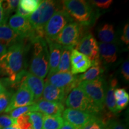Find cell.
<instances>
[{
  "instance_id": "8d00e7d4",
  "label": "cell",
  "mask_w": 129,
  "mask_h": 129,
  "mask_svg": "<svg viewBox=\"0 0 129 129\" xmlns=\"http://www.w3.org/2000/svg\"><path fill=\"white\" fill-rule=\"evenodd\" d=\"M121 73L123 75L124 78L125 80L128 81L129 80V62L128 60L125 61V62L122 64Z\"/></svg>"
},
{
  "instance_id": "f6af8a7d",
  "label": "cell",
  "mask_w": 129,
  "mask_h": 129,
  "mask_svg": "<svg viewBox=\"0 0 129 129\" xmlns=\"http://www.w3.org/2000/svg\"><path fill=\"white\" fill-rule=\"evenodd\" d=\"M3 129H19V128H16V127H7V128H4Z\"/></svg>"
},
{
  "instance_id": "30bf717a",
  "label": "cell",
  "mask_w": 129,
  "mask_h": 129,
  "mask_svg": "<svg viewBox=\"0 0 129 129\" xmlns=\"http://www.w3.org/2000/svg\"><path fill=\"white\" fill-rule=\"evenodd\" d=\"M46 81L56 87L64 90L68 95L73 88L78 87L80 84L78 76L72 74L70 71L57 72L50 74Z\"/></svg>"
},
{
  "instance_id": "52a82bcc",
  "label": "cell",
  "mask_w": 129,
  "mask_h": 129,
  "mask_svg": "<svg viewBox=\"0 0 129 129\" xmlns=\"http://www.w3.org/2000/svg\"><path fill=\"white\" fill-rule=\"evenodd\" d=\"M83 35V26L77 22L66 25L56 38L55 41L63 48L72 50Z\"/></svg>"
},
{
  "instance_id": "8992f818",
  "label": "cell",
  "mask_w": 129,
  "mask_h": 129,
  "mask_svg": "<svg viewBox=\"0 0 129 129\" xmlns=\"http://www.w3.org/2000/svg\"><path fill=\"white\" fill-rule=\"evenodd\" d=\"M78 87L92 101L100 112L105 108L106 84L102 77L91 81L80 82Z\"/></svg>"
},
{
  "instance_id": "cb8c5ba5",
  "label": "cell",
  "mask_w": 129,
  "mask_h": 129,
  "mask_svg": "<svg viewBox=\"0 0 129 129\" xmlns=\"http://www.w3.org/2000/svg\"><path fill=\"white\" fill-rule=\"evenodd\" d=\"M64 121L61 116L45 115L42 129H60Z\"/></svg>"
},
{
  "instance_id": "6da1fadb",
  "label": "cell",
  "mask_w": 129,
  "mask_h": 129,
  "mask_svg": "<svg viewBox=\"0 0 129 129\" xmlns=\"http://www.w3.org/2000/svg\"><path fill=\"white\" fill-rule=\"evenodd\" d=\"M25 50V45L20 41L10 46L7 52L0 57L1 71L14 84L20 83L22 85L27 74L23 69Z\"/></svg>"
},
{
  "instance_id": "60d3db41",
  "label": "cell",
  "mask_w": 129,
  "mask_h": 129,
  "mask_svg": "<svg viewBox=\"0 0 129 129\" xmlns=\"http://www.w3.org/2000/svg\"><path fill=\"white\" fill-rule=\"evenodd\" d=\"M16 12H17V15L23 16V17H26V18H28L30 14H31L30 13L26 12V11L24 10L19 6H18V7H17Z\"/></svg>"
},
{
  "instance_id": "484cf974",
  "label": "cell",
  "mask_w": 129,
  "mask_h": 129,
  "mask_svg": "<svg viewBox=\"0 0 129 129\" xmlns=\"http://www.w3.org/2000/svg\"><path fill=\"white\" fill-rule=\"evenodd\" d=\"M30 120H31L32 128L42 129L45 115L40 112H29Z\"/></svg>"
},
{
  "instance_id": "74e56055",
  "label": "cell",
  "mask_w": 129,
  "mask_h": 129,
  "mask_svg": "<svg viewBox=\"0 0 129 129\" xmlns=\"http://www.w3.org/2000/svg\"><path fill=\"white\" fill-rule=\"evenodd\" d=\"M121 39L125 44L128 45L129 43V26L128 24L127 23L125 25L124 28L123 29V32Z\"/></svg>"
},
{
  "instance_id": "d6986e66",
  "label": "cell",
  "mask_w": 129,
  "mask_h": 129,
  "mask_svg": "<svg viewBox=\"0 0 129 129\" xmlns=\"http://www.w3.org/2000/svg\"><path fill=\"white\" fill-rule=\"evenodd\" d=\"M99 54L100 60L105 63H112L117 59V46L114 43H99Z\"/></svg>"
},
{
  "instance_id": "d590c367",
  "label": "cell",
  "mask_w": 129,
  "mask_h": 129,
  "mask_svg": "<svg viewBox=\"0 0 129 129\" xmlns=\"http://www.w3.org/2000/svg\"><path fill=\"white\" fill-rule=\"evenodd\" d=\"M106 129H126V127L121 122L112 121L108 122L106 125Z\"/></svg>"
},
{
  "instance_id": "277c9868",
  "label": "cell",
  "mask_w": 129,
  "mask_h": 129,
  "mask_svg": "<svg viewBox=\"0 0 129 129\" xmlns=\"http://www.w3.org/2000/svg\"><path fill=\"white\" fill-rule=\"evenodd\" d=\"M63 9L74 20L82 26H88L93 19V9L84 0H65L62 1Z\"/></svg>"
},
{
  "instance_id": "f35d334b",
  "label": "cell",
  "mask_w": 129,
  "mask_h": 129,
  "mask_svg": "<svg viewBox=\"0 0 129 129\" xmlns=\"http://www.w3.org/2000/svg\"><path fill=\"white\" fill-rule=\"evenodd\" d=\"M128 94L125 88H116L114 90V97L115 100L120 99Z\"/></svg>"
},
{
  "instance_id": "7bdbcfd3",
  "label": "cell",
  "mask_w": 129,
  "mask_h": 129,
  "mask_svg": "<svg viewBox=\"0 0 129 129\" xmlns=\"http://www.w3.org/2000/svg\"><path fill=\"white\" fill-rule=\"evenodd\" d=\"M7 47L0 43V57L4 55L5 53L7 52Z\"/></svg>"
},
{
  "instance_id": "2e32d148",
  "label": "cell",
  "mask_w": 129,
  "mask_h": 129,
  "mask_svg": "<svg viewBox=\"0 0 129 129\" xmlns=\"http://www.w3.org/2000/svg\"><path fill=\"white\" fill-rule=\"evenodd\" d=\"M22 84L32 93L34 100L38 101L41 99L45 84L43 79L38 78L30 72H27Z\"/></svg>"
},
{
  "instance_id": "603a6c76",
  "label": "cell",
  "mask_w": 129,
  "mask_h": 129,
  "mask_svg": "<svg viewBox=\"0 0 129 129\" xmlns=\"http://www.w3.org/2000/svg\"><path fill=\"white\" fill-rule=\"evenodd\" d=\"M104 68L101 64L99 65L92 66L87 71L81 75L78 76L79 81L81 82L84 81H91L101 77V75L104 72Z\"/></svg>"
},
{
  "instance_id": "9c48e42d",
  "label": "cell",
  "mask_w": 129,
  "mask_h": 129,
  "mask_svg": "<svg viewBox=\"0 0 129 129\" xmlns=\"http://www.w3.org/2000/svg\"><path fill=\"white\" fill-rule=\"evenodd\" d=\"M75 49L89 59L91 62V67L101 64L98 42L91 34L83 36L75 46Z\"/></svg>"
},
{
  "instance_id": "83f0119b",
  "label": "cell",
  "mask_w": 129,
  "mask_h": 129,
  "mask_svg": "<svg viewBox=\"0 0 129 129\" xmlns=\"http://www.w3.org/2000/svg\"><path fill=\"white\" fill-rule=\"evenodd\" d=\"M41 1L40 0H21L19 6L30 13H32L37 9Z\"/></svg>"
},
{
  "instance_id": "836d02e7",
  "label": "cell",
  "mask_w": 129,
  "mask_h": 129,
  "mask_svg": "<svg viewBox=\"0 0 129 129\" xmlns=\"http://www.w3.org/2000/svg\"><path fill=\"white\" fill-rule=\"evenodd\" d=\"M129 102V95L128 94L126 95V96L124 97V98H121V99L117 100L116 101V108L118 112L122 110L128 105Z\"/></svg>"
},
{
  "instance_id": "e575fe53",
  "label": "cell",
  "mask_w": 129,
  "mask_h": 129,
  "mask_svg": "<svg viewBox=\"0 0 129 129\" xmlns=\"http://www.w3.org/2000/svg\"><path fill=\"white\" fill-rule=\"evenodd\" d=\"M91 4L101 9H108L112 3V0H93L90 1Z\"/></svg>"
},
{
  "instance_id": "3957f363",
  "label": "cell",
  "mask_w": 129,
  "mask_h": 129,
  "mask_svg": "<svg viewBox=\"0 0 129 129\" xmlns=\"http://www.w3.org/2000/svg\"><path fill=\"white\" fill-rule=\"evenodd\" d=\"M63 9L62 3L52 0L41 1L37 9L29 16L34 29L44 31V27L53 14Z\"/></svg>"
},
{
  "instance_id": "e0dca14e",
  "label": "cell",
  "mask_w": 129,
  "mask_h": 129,
  "mask_svg": "<svg viewBox=\"0 0 129 129\" xmlns=\"http://www.w3.org/2000/svg\"><path fill=\"white\" fill-rule=\"evenodd\" d=\"M48 47H49V74H52L56 72L61 55L63 48L56 43L55 41L50 40H47Z\"/></svg>"
},
{
  "instance_id": "4316f807",
  "label": "cell",
  "mask_w": 129,
  "mask_h": 129,
  "mask_svg": "<svg viewBox=\"0 0 129 129\" xmlns=\"http://www.w3.org/2000/svg\"><path fill=\"white\" fill-rule=\"evenodd\" d=\"M16 124L19 129H33L29 113L23 114L16 118Z\"/></svg>"
},
{
  "instance_id": "ffe728a7",
  "label": "cell",
  "mask_w": 129,
  "mask_h": 129,
  "mask_svg": "<svg viewBox=\"0 0 129 129\" xmlns=\"http://www.w3.org/2000/svg\"><path fill=\"white\" fill-rule=\"evenodd\" d=\"M22 38L6 24L0 25V43L4 46H11Z\"/></svg>"
},
{
  "instance_id": "ab89813d",
  "label": "cell",
  "mask_w": 129,
  "mask_h": 129,
  "mask_svg": "<svg viewBox=\"0 0 129 129\" xmlns=\"http://www.w3.org/2000/svg\"><path fill=\"white\" fill-rule=\"evenodd\" d=\"M2 1H0V25L6 24V15L2 7Z\"/></svg>"
},
{
  "instance_id": "7c38bea8",
  "label": "cell",
  "mask_w": 129,
  "mask_h": 129,
  "mask_svg": "<svg viewBox=\"0 0 129 129\" xmlns=\"http://www.w3.org/2000/svg\"><path fill=\"white\" fill-rule=\"evenodd\" d=\"M9 26L22 38H28L30 40L34 31L28 18L17 14L10 18Z\"/></svg>"
},
{
  "instance_id": "f546056e",
  "label": "cell",
  "mask_w": 129,
  "mask_h": 129,
  "mask_svg": "<svg viewBox=\"0 0 129 129\" xmlns=\"http://www.w3.org/2000/svg\"><path fill=\"white\" fill-rule=\"evenodd\" d=\"M31 112H35L34 104L31 105L22 106V107H19L13 109L10 112V117H12L13 119H16L20 116L23 115V114Z\"/></svg>"
},
{
  "instance_id": "7a4b0ae2",
  "label": "cell",
  "mask_w": 129,
  "mask_h": 129,
  "mask_svg": "<svg viewBox=\"0 0 129 129\" xmlns=\"http://www.w3.org/2000/svg\"><path fill=\"white\" fill-rule=\"evenodd\" d=\"M45 38L34 42L33 56L30 66V73L44 79L49 70V53Z\"/></svg>"
},
{
  "instance_id": "b9f144b4",
  "label": "cell",
  "mask_w": 129,
  "mask_h": 129,
  "mask_svg": "<svg viewBox=\"0 0 129 129\" xmlns=\"http://www.w3.org/2000/svg\"><path fill=\"white\" fill-rule=\"evenodd\" d=\"M60 129H77L75 128V127L73 126V125L70 124L68 123V122L64 121L63 125H62V127H61Z\"/></svg>"
},
{
  "instance_id": "ac0fdd59",
  "label": "cell",
  "mask_w": 129,
  "mask_h": 129,
  "mask_svg": "<svg viewBox=\"0 0 129 129\" xmlns=\"http://www.w3.org/2000/svg\"><path fill=\"white\" fill-rule=\"evenodd\" d=\"M68 96V94L62 88H57L51 84L46 81L43 90L42 99L50 102H55L63 104L64 99Z\"/></svg>"
},
{
  "instance_id": "7402d4cb",
  "label": "cell",
  "mask_w": 129,
  "mask_h": 129,
  "mask_svg": "<svg viewBox=\"0 0 129 129\" xmlns=\"http://www.w3.org/2000/svg\"><path fill=\"white\" fill-rule=\"evenodd\" d=\"M98 37L101 43H114L115 41V33L113 25L105 24L99 29Z\"/></svg>"
},
{
  "instance_id": "4dcf8cb0",
  "label": "cell",
  "mask_w": 129,
  "mask_h": 129,
  "mask_svg": "<svg viewBox=\"0 0 129 129\" xmlns=\"http://www.w3.org/2000/svg\"><path fill=\"white\" fill-rule=\"evenodd\" d=\"M19 4L18 0H7V1H2V7L4 10V13H10L14 10L17 9Z\"/></svg>"
},
{
  "instance_id": "f1b7e54d",
  "label": "cell",
  "mask_w": 129,
  "mask_h": 129,
  "mask_svg": "<svg viewBox=\"0 0 129 129\" xmlns=\"http://www.w3.org/2000/svg\"><path fill=\"white\" fill-rule=\"evenodd\" d=\"M106 124L104 120L95 117L81 129H106Z\"/></svg>"
},
{
  "instance_id": "5bb4252c",
  "label": "cell",
  "mask_w": 129,
  "mask_h": 129,
  "mask_svg": "<svg viewBox=\"0 0 129 129\" xmlns=\"http://www.w3.org/2000/svg\"><path fill=\"white\" fill-rule=\"evenodd\" d=\"M35 112H40L47 116H61L64 110L63 104L41 99L34 103Z\"/></svg>"
},
{
  "instance_id": "8fae6325",
  "label": "cell",
  "mask_w": 129,
  "mask_h": 129,
  "mask_svg": "<svg viewBox=\"0 0 129 129\" xmlns=\"http://www.w3.org/2000/svg\"><path fill=\"white\" fill-rule=\"evenodd\" d=\"M34 103L33 94L23 84L20 86L16 93L11 98L9 105L5 109V112H10L13 109L22 106L31 105Z\"/></svg>"
},
{
  "instance_id": "44dd1931",
  "label": "cell",
  "mask_w": 129,
  "mask_h": 129,
  "mask_svg": "<svg viewBox=\"0 0 129 129\" xmlns=\"http://www.w3.org/2000/svg\"><path fill=\"white\" fill-rule=\"evenodd\" d=\"M117 80L116 79H112L110 81L105 94V104L111 112L117 113L118 111L116 108V100L114 97V90L117 85Z\"/></svg>"
},
{
  "instance_id": "ba28073f",
  "label": "cell",
  "mask_w": 129,
  "mask_h": 129,
  "mask_svg": "<svg viewBox=\"0 0 129 129\" xmlns=\"http://www.w3.org/2000/svg\"><path fill=\"white\" fill-rule=\"evenodd\" d=\"M72 19L63 9L53 14L44 27L45 39L55 41L63 29Z\"/></svg>"
},
{
  "instance_id": "ee69618b",
  "label": "cell",
  "mask_w": 129,
  "mask_h": 129,
  "mask_svg": "<svg viewBox=\"0 0 129 129\" xmlns=\"http://www.w3.org/2000/svg\"><path fill=\"white\" fill-rule=\"evenodd\" d=\"M5 90H6V89H5L4 87H3L2 84L0 83V94H2V93L4 92Z\"/></svg>"
},
{
  "instance_id": "d6a6232c",
  "label": "cell",
  "mask_w": 129,
  "mask_h": 129,
  "mask_svg": "<svg viewBox=\"0 0 129 129\" xmlns=\"http://www.w3.org/2000/svg\"><path fill=\"white\" fill-rule=\"evenodd\" d=\"M11 99L10 93L7 92L6 90L0 94V113L5 111L7 106L9 105Z\"/></svg>"
},
{
  "instance_id": "1f68e13d",
  "label": "cell",
  "mask_w": 129,
  "mask_h": 129,
  "mask_svg": "<svg viewBox=\"0 0 129 129\" xmlns=\"http://www.w3.org/2000/svg\"><path fill=\"white\" fill-rule=\"evenodd\" d=\"M9 127H16V119L12 118L10 116L6 115L0 116V129Z\"/></svg>"
},
{
  "instance_id": "d4e9b609",
  "label": "cell",
  "mask_w": 129,
  "mask_h": 129,
  "mask_svg": "<svg viewBox=\"0 0 129 129\" xmlns=\"http://www.w3.org/2000/svg\"><path fill=\"white\" fill-rule=\"evenodd\" d=\"M71 52V50L63 48L56 72H65L70 71Z\"/></svg>"
},
{
  "instance_id": "4fadbf2b",
  "label": "cell",
  "mask_w": 129,
  "mask_h": 129,
  "mask_svg": "<svg viewBox=\"0 0 129 129\" xmlns=\"http://www.w3.org/2000/svg\"><path fill=\"white\" fill-rule=\"evenodd\" d=\"M63 118L65 122L77 128L81 129L88 121L96 116L76 109L67 108L63 112Z\"/></svg>"
},
{
  "instance_id": "9a60e30c",
  "label": "cell",
  "mask_w": 129,
  "mask_h": 129,
  "mask_svg": "<svg viewBox=\"0 0 129 129\" xmlns=\"http://www.w3.org/2000/svg\"><path fill=\"white\" fill-rule=\"evenodd\" d=\"M71 73L77 75L85 72L91 67V62L87 57L75 49L71 50L70 56Z\"/></svg>"
},
{
  "instance_id": "5b68a950",
  "label": "cell",
  "mask_w": 129,
  "mask_h": 129,
  "mask_svg": "<svg viewBox=\"0 0 129 129\" xmlns=\"http://www.w3.org/2000/svg\"><path fill=\"white\" fill-rule=\"evenodd\" d=\"M65 104L68 108L76 109L95 116L100 112L92 101L78 86L70 91L66 98Z\"/></svg>"
}]
</instances>
